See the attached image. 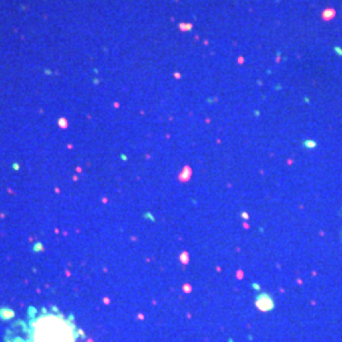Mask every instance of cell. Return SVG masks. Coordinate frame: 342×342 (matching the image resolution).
Here are the masks:
<instances>
[{"instance_id":"6da1fadb","label":"cell","mask_w":342,"mask_h":342,"mask_svg":"<svg viewBox=\"0 0 342 342\" xmlns=\"http://www.w3.org/2000/svg\"><path fill=\"white\" fill-rule=\"evenodd\" d=\"M80 333L70 317L61 312L41 309L14 324L7 342H79Z\"/></svg>"},{"instance_id":"7a4b0ae2","label":"cell","mask_w":342,"mask_h":342,"mask_svg":"<svg viewBox=\"0 0 342 342\" xmlns=\"http://www.w3.org/2000/svg\"><path fill=\"white\" fill-rule=\"evenodd\" d=\"M256 305H257V308L260 311L267 312L274 308V300L269 294H260L257 297V299H256Z\"/></svg>"}]
</instances>
